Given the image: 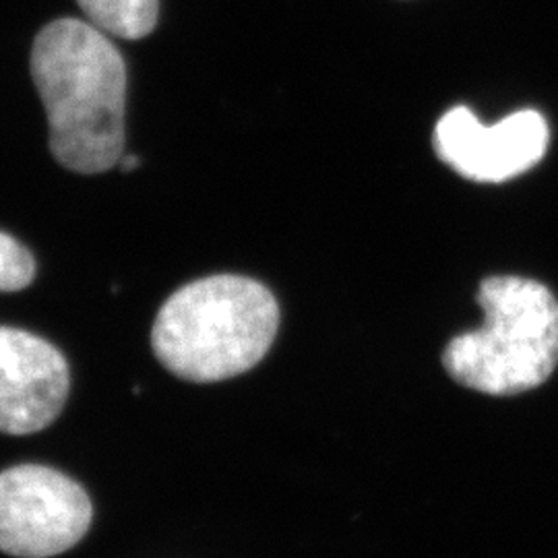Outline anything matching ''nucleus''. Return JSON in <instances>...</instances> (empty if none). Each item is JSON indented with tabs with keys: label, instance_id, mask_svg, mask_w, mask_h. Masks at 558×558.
<instances>
[{
	"label": "nucleus",
	"instance_id": "nucleus-8",
	"mask_svg": "<svg viewBox=\"0 0 558 558\" xmlns=\"http://www.w3.org/2000/svg\"><path fill=\"white\" fill-rule=\"evenodd\" d=\"M36 276L32 253L9 234L0 232V292H20Z\"/></svg>",
	"mask_w": 558,
	"mask_h": 558
},
{
	"label": "nucleus",
	"instance_id": "nucleus-7",
	"mask_svg": "<svg viewBox=\"0 0 558 558\" xmlns=\"http://www.w3.org/2000/svg\"><path fill=\"white\" fill-rule=\"evenodd\" d=\"M87 21L106 36L141 40L149 36L160 15V0H77Z\"/></svg>",
	"mask_w": 558,
	"mask_h": 558
},
{
	"label": "nucleus",
	"instance_id": "nucleus-9",
	"mask_svg": "<svg viewBox=\"0 0 558 558\" xmlns=\"http://www.w3.org/2000/svg\"><path fill=\"white\" fill-rule=\"evenodd\" d=\"M120 166H122V170L124 172H133L137 166H140L141 160L137 156H131V154H124L119 161Z\"/></svg>",
	"mask_w": 558,
	"mask_h": 558
},
{
	"label": "nucleus",
	"instance_id": "nucleus-6",
	"mask_svg": "<svg viewBox=\"0 0 558 558\" xmlns=\"http://www.w3.org/2000/svg\"><path fill=\"white\" fill-rule=\"evenodd\" d=\"M69 364L46 339L0 327V433L34 435L59 418Z\"/></svg>",
	"mask_w": 558,
	"mask_h": 558
},
{
	"label": "nucleus",
	"instance_id": "nucleus-1",
	"mask_svg": "<svg viewBox=\"0 0 558 558\" xmlns=\"http://www.w3.org/2000/svg\"><path fill=\"white\" fill-rule=\"evenodd\" d=\"M29 66L54 160L80 174L114 168L124 156L126 112L119 48L89 21H52L34 41Z\"/></svg>",
	"mask_w": 558,
	"mask_h": 558
},
{
	"label": "nucleus",
	"instance_id": "nucleus-4",
	"mask_svg": "<svg viewBox=\"0 0 558 558\" xmlns=\"http://www.w3.org/2000/svg\"><path fill=\"white\" fill-rule=\"evenodd\" d=\"M94 507L75 480L46 465L0 472V553L50 558L66 553L92 525Z\"/></svg>",
	"mask_w": 558,
	"mask_h": 558
},
{
	"label": "nucleus",
	"instance_id": "nucleus-2",
	"mask_svg": "<svg viewBox=\"0 0 558 558\" xmlns=\"http://www.w3.org/2000/svg\"><path fill=\"white\" fill-rule=\"evenodd\" d=\"M279 327L274 294L255 279L211 276L186 283L161 306L151 345L179 379L216 383L251 371Z\"/></svg>",
	"mask_w": 558,
	"mask_h": 558
},
{
	"label": "nucleus",
	"instance_id": "nucleus-5",
	"mask_svg": "<svg viewBox=\"0 0 558 558\" xmlns=\"http://www.w3.org/2000/svg\"><path fill=\"white\" fill-rule=\"evenodd\" d=\"M548 141L550 129L536 110H519L493 126H484L470 108L458 106L435 129L439 160L474 182L521 177L542 161Z\"/></svg>",
	"mask_w": 558,
	"mask_h": 558
},
{
	"label": "nucleus",
	"instance_id": "nucleus-3",
	"mask_svg": "<svg viewBox=\"0 0 558 558\" xmlns=\"http://www.w3.org/2000/svg\"><path fill=\"white\" fill-rule=\"evenodd\" d=\"M484 325L442 352L459 385L488 396L536 389L558 364V300L539 281L495 276L480 286Z\"/></svg>",
	"mask_w": 558,
	"mask_h": 558
}]
</instances>
